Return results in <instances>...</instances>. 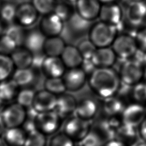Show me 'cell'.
I'll use <instances>...</instances> for the list:
<instances>
[{
    "label": "cell",
    "instance_id": "6da1fadb",
    "mask_svg": "<svg viewBox=\"0 0 146 146\" xmlns=\"http://www.w3.org/2000/svg\"><path fill=\"white\" fill-rule=\"evenodd\" d=\"M120 82L118 73L111 67H97L88 79L92 91L103 99L115 95Z\"/></svg>",
    "mask_w": 146,
    "mask_h": 146
},
{
    "label": "cell",
    "instance_id": "7a4b0ae2",
    "mask_svg": "<svg viewBox=\"0 0 146 146\" xmlns=\"http://www.w3.org/2000/svg\"><path fill=\"white\" fill-rule=\"evenodd\" d=\"M117 27L100 21L93 24L88 31V38L97 48L110 47L117 36Z\"/></svg>",
    "mask_w": 146,
    "mask_h": 146
},
{
    "label": "cell",
    "instance_id": "3957f363",
    "mask_svg": "<svg viewBox=\"0 0 146 146\" xmlns=\"http://www.w3.org/2000/svg\"><path fill=\"white\" fill-rule=\"evenodd\" d=\"M118 58L120 63L118 74L121 81L131 86L141 82L144 74L143 66L132 58Z\"/></svg>",
    "mask_w": 146,
    "mask_h": 146
},
{
    "label": "cell",
    "instance_id": "277c9868",
    "mask_svg": "<svg viewBox=\"0 0 146 146\" xmlns=\"http://www.w3.org/2000/svg\"><path fill=\"white\" fill-rule=\"evenodd\" d=\"M62 118L55 111L38 112L34 117L36 130L46 136L52 135L59 130Z\"/></svg>",
    "mask_w": 146,
    "mask_h": 146
},
{
    "label": "cell",
    "instance_id": "5b68a950",
    "mask_svg": "<svg viewBox=\"0 0 146 146\" xmlns=\"http://www.w3.org/2000/svg\"><path fill=\"white\" fill-rule=\"evenodd\" d=\"M26 109L16 102L6 105L0 116L6 128L22 127L27 117Z\"/></svg>",
    "mask_w": 146,
    "mask_h": 146
},
{
    "label": "cell",
    "instance_id": "8992f818",
    "mask_svg": "<svg viewBox=\"0 0 146 146\" xmlns=\"http://www.w3.org/2000/svg\"><path fill=\"white\" fill-rule=\"evenodd\" d=\"M91 129V125L89 120L74 115L69 117L63 125V132L74 141H79L84 137Z\"/></svg>",
    "mask_w": 146,
    "mask_h": 146
},
{
    "label": "cell",
    "instance_id": "52a82bcc",
    "mask_svg": "<svg viewBox=\"0 0 146 146\" xmlns=\"http://www.w3.org/2000/svg\"><path fill=\"white\" fill-rule=\"evenodd\" d=\"M111 47L117 58H131L138 49L133 36L128 34L117 35Z\"/></svg>",
    "mask_w": 146,
    "mask_h": 146
},
{
    "label": "cell",
    "instance_id": "ba28073f",
    "mask_svg": "<svg viewBox=\"0 0 146 146\" xmlns=\"http://www.w3.org/2000/svg\"><path fill=\"white\" fill-rule=\"evenodd\" d=\"M146 117V109L143 104L133 102L125 106L121 114L123 123L137 127Z\"/></svg>",
    "mask_w": 146,
    "mask_h": 146
},
{
    "label": "cell",
    "instance_id": "9c48e42d",
    "mask_svg": "<svg viewBox=\"0 0 146 146\" xmlns=\"http://www.w3.org/2000/svg\"><path fill=\"white\" fill-rule=\"evenodd\" d=\"M116 116H108V118L100 120L96 122L94 126L93 132L102 140L106 141L115 139L116 132L121 124Z\"/></svg>",
    "mask_w": 146,
    "mask_h": 146
},
{
    "label": "cell",
    "instance_id": "30bf717a",
    "mask_svg": "<svg viewBox=\"0 0 146 146\" xmlns=\"http://www.w3.org/2000/svg\"><path fill=\"white\" fill-rule=\"evenodd\" d=\"M64 28V22L53 12L43 15L39 29L47 37L60 35Z\"/></svg>",
    "mask_w": 146,
    "mask_h": 146
},
{
    "label": "cell",
    "instance_id": "8fae6325",
    "mask_svg": "<svg viewBox=\"0 0 146 146\" xmlns=\"http://www.w3.org/2000/svg\"><path fill=\"white\" fill-rule=\"evenodd\" d=\"M87 76L83 70L79 67L68 68L62 78L66 90L71 92H76L84 87Z\"/></svg>",
    "mask_w": 146,
    "mask_h": 146
},
{
    "label": "cell",
    "instance_id": "7c38bea8",
    "mask_svg": "<svg viewBox=\"0 0 146 146\" xmlns=\"http://www.w3.org/2000/svg\"><path fill=\"white\" fill-rule=\"evenodd\" d=\"M124 16L132 26H140L146 19V2L144 1L130 2L125 9Z\"/></svg>",
    "mask_w": 146,
    "mask_h": 146
},
{
    "label": "cell",
    "instance_id": "4fadbf2b",
    "mask_svg": "<svg viewBox=\"0 0 146 146\" xmlns=\"http://www.w3.org/2000/svg\"><path fill=\"white\" fill-rule=\"evenodd\" d=\"M123 17L122 8L115 2L102 5L99 16L100 21L117 27L121 23Z\"/></svg>",
    "mask_w": 146,
    "mask_h": 146
},
{
    "label": "cell",
    "instance_id": "5bb4252c",
    "mask_svg": "<svg viewBox=\"0 0 146 146\" xmlns=\"http://www.w3.org/2000/svg\"><path fill=\"white\" fill-rule=\"evenodd\" d=\"M102 3L99 0H78L75 3L77 14L91 22L99 18Z\"/></svg>",
    "mask_w": 146,
    "mask_h": 146
},
{
    "label": "cell",
    "instance_id": "9a60e30c",
    "mask_svg": "<svg viewBox=\"0 0 146 146\" xmlns=\"http://www.w3.org/2000/svg\"><path fill=\"white\" fill-rule=\"evenodd\" d=\"M39 15L31 3L25 2L17 6L15 22L22 27L31 26L37 21Z\"/></svg>",
    "mask_w": 146,
    "mask_h": 146
},
{
    "label": "cell",
    "instance_id": "2e32d148",
    "mask_svg": "<svg viewBox=\"0 0 146 146\" xmlns=\"http://www.w3.org/2000/svg\"><path fill=\"white\" fill-rule=\"evenodd\" d=\"M58 96L45 89L35 92L31 107L36 112H42L54 110Z\"/></svg>",
    "mask_w": 146,
    "mask_h": 146
},
{
    "label": "cell",
    "instance_id": "e0dca14e",
    "mask_svg": "<svg viewBox=\"0 0 146 146\" xmlns=\"http://www.w3.org/2000/svg\"><path fill=\"white\" fill-rule=\"evenodd\" d=\"M66 68L60 56H46L40 69L46 78H62Z\"/></svg>",
    "mask_w": 146,
    "mask_h": 146
},
{
    "label": "cell",
    "instance_id": "ac0fdd59",
    "mask_svg": "<svg viewBox=\"0 0 146 146\" xmlns=\"http://www.w3.org/2000/svg\"><path fill=\"white\" fill-rule=\"evenodd\" d=\"M77 102L76 98L72 95L64 92L58 96L54 110L62 119L70 117L74 113Z\"/></svg>",
    "mask_w": 146,
    "mask_h": 146
},
{
    "label": "cell",
    "instance_id": "d6986e66",
    "mask_svg": "<svg viewBox=\"0 0 146 146\" xmlns=\"http://www.w3.org/2000/svg\"><path fill=\"white\" fill-rule=\"evenodd\" d=\"M91 59L96 67H111L115 64L117 56L110 46L99 47Z\"/></svg>",
    "mask_w": 146,
    "mask_h": 146
},
{
    "label": "cell",
    "instance_id": "ffe728a7",
    "mask_svg": "<svg viewBox=\"0 0 146 146\" xmlns=\"http://www.w3.org/2000/svg\"><path fill=\"white\" fill-rule=\"evenodd\" d=\"M99 109L96 101L89 97L82 98L77 102L74 115L83 119L89 120L96 115Z\"/></svg>",
    "mask_w": 146,
    "mask_h": 146
},
{
    "label": "cell",
    "instance_id": "44dd1931",
    "mask_svg": "<svg viewBox=\"0 0 146 146\" xmlns=\"http://www.w3.org/2000/svg\"><path fill=\"white\" fill-rule=\"evenodd\" d=\"M46 36L38 29H32L26 33L23 44L32 54L43 51Z\"/></svg>",
    "mask_w": 146,
    "mask_h": 146
},
{
    "label": "cell",
    "instance_id": "7402d4cb",
    "mask_svg": "<svg viewBox=\"0 0 146 146\" xmlns=\"http://www.w3.org/2000/svg\"><path fill=\"white\" fill-rule=\"evenodd\" d=\"M139 135L136 127L121 123L117 129L115 139L127 146H134L137 143Z\"/></svg>",
    "mask_w": 146,
    "mask_h": 146
},
{
    "label": "cell",
    "instance_id": "603a6c76",
    "mask_svg": "<svg viewBox=\"0 0 146 146\" xmlns=\"http://www.w3.org/2000/svg\"><path fill=\"white\" fill-rule=\"evenodd\" d=\"M60 57L68 68L80 67L83 60L77 47L72 44H66Z\"/></svg>",
    "mask_w": 146,
    "mask_h": 146
},
{
    "label": "cell",
    "instance_id": "cb8c5ba5",
    "mask_svg": "<svg viewBox=\"0 0 146 146\" xmlns=\"http://www.w3.org/2000/svg\"><path fill=\"white\" fill-rule=\"evenodd\" d=\"M66 46L64 39L60 35L47 37L43 51L48 56H60Z\"/></svg>",
    "mask_w": 146,
    "mask_h": 146
},
{
    "label": "cell",
    "instance_id": "d4e9b609",
    "mask_svg": "<svg viewBox=\"0 0 146 146\" xmlns=\"http://www.w3.org/2000/svg\"><path fill=\"white\" fill-rule=\"evenodd\" d=\"M10 56L15 69L31 67L33 54L24 46L18 47Z\"/></svg>",
    "mask_w": 146,
    "mask_h": 146
},
{
    "label": "cell",
    "instance_id": "484cf974",
    "mask_svg": "<svg viewBox=\"0 0 146 146\" xmlns=\"http://www.w3.org/2000/svg\"><path fill=\"white\" fill-rule=\"evenodd\" d=\"M27 133L22 127L6 128L3 137L9 146H25Z\"/></svg>",
    "mask_w": 146,
    "mask_h": 146
},
{
    "label": "cell",
    "instance_id": "4316f807",
    "mask_svg": "<svg viewBox=\"0 0 146 146\" xmlns=\"http://www.w3.org/2000/svg\"><path fill=\"white\" fill-rule=\"evenodd\" d=\"M11 78L19 87H29L35 81V69L33 67L15 69Z\"/></svg>",
    "mask_w": 146,
    "mask_h": 146
},
{
    "label": "cell",
    "instance_id": "83f0119b",
    "mask_svg": "<svg viewBox=\"0 0 146 146\" xmlns=\"http://www.w3.org/2000/svg\"><path fill=\"white\" fill-rule=\"evenodd\" d=\"M103 99L102 108L106 115L108 116L121 115L125 106L124 101L115 95Z\"/></svg>",
    "mask_w": 146,
    "mask_h": 146
},
{
    "label": "cell",
    "instance_id": "f1b7e54d",
    "mask_svg": "<svg viewBox=\"0 0 146 146\" xmlns=\"http://www.w3.org/2000/svg\"><path fill=\"white\" fill-rule=\"evenodd\" d=\"M19 87L12 79L0 82V98L3 102H9L16 98Z\"/></svg>",
    "mask_w": 146,
    "mask_h": 146
},
{
    "label": "cell",
    "instance_id": "f546056e",
    "mask_svg": "<svg viewBox=\"0 0 146 146\" xmlns=\"http://www.w3.org/2000/svg\"><path fill=\"white\" fill-rule=\"evenodd\" d=\"M66 25L68 29L73 33L79 34L84 33L88 30V27L90 26V21H88L76 12L66 21Z\"/></svg>",
    "mask_w": 146,
    "mask_h": 146
},
{
    "label": "cell",
    "instance_id": "4dcf8cb0",
    "mask_svg": "<svg viewBox=\"0 0 146 146\" xmlns=\"http://www.w3.org/2000/svg\"><path fill=\"white\" fill-rule=\"evenodd\" d=\"M15 70L10 56L0 53V82L11 78Z\"/></svg>",
    "mask_w": 146,
    "mask_h": 146
},
{
    "label": "cell",
    "instance_id": "1f68e13d",
    "mask_svg": "<svg viewBox=\"0 0 146 146\" xmlns=\"http://www.w3.org/2000/svg\"><path fill=\"white\" fill-rule=\"evenodd\" d=\"M43 85L44 89L56 96L67 91L62 78H46Z\"/></svg>",
    "mask_w": 146,
    "mask_h": 146
},
{
    "label": "cell",
    "instance_id": "d6a6232c",
    "mask_svg": "<svg viewBox=\"0 0 146 146\" xmlns=\"http://www.w3.org/2000/svg\"><path fill=\"white\" fill-rule=\"evenodd\" d=\"M23 27L17 23L15 24L13 23L9 24V26L4 30V34L13 39L16 42L18 47L23 46L26 33L24 31Z\"/></svg>",
    "mask_w": 146,
    "mask_h": 146
},
{
    "label": "cell",
    "instance_id": "836d02e7",
    "mask_svg": "<svg viewBox=\"0 0 146 146\" xmlns=\"http://www.w3.org/2000/svg\"><path fill=\"white\" fill-rule=\"evenodd\" d=\"M17 6L13 3L5 2L0 6V19L3 23L11 24L15 21Z\"/></svg>",
    "mask_w": 146,
    "mask_h": 146
},
{
    "label": "cell",
    "instance_id": "e575fe53",
    "mask_svg": "<svg viewBox=\"0 0 146 146\" xmlns=\"http://www.w3.org/2000/svg\"><path fill=\"white\" fill-rule=\"evenodd\" d=\"M35 92L30 87L22 88L16 96V102L26 108H30L32 106Z\"/></svg>",
    "mask_w": 146,
    "mask_h": 146
},
{
    "label": "cell",
    "instance_id": "d590c367",
    "mask_svg": "<svg viewBox=\"0 0 146 146\" xmlns=\"http://www.w3.org/2000/svg\"><path fill=\"white\" fill-rule=\"evenodd\" d=\"M47 136L37 130L27 133L25 146H46Z\"/></svg>",
    "mask_w": 146,
    "mask_h": 146
},
{
    "label": "cell",
    "instance_id": "8d00e7d4",
    "mask_svg": "<svg viewBox=\"0 0 146 146\" xmlns=\"http://www.w3.org/2000/svg\"><path fill=\"white\" fill-rule=\"evenodd\" d=\"M71 5V3L67 1L56 3L53 13L65 22L74 14Z\"/></svg>",
    "mask_w": 146,
    "mask_h": 146
},
{
    "label": "cell",
    "instance_id": "74e56055",
    "mask_svg": "<svg viewBox=\"0 0 146 146\" xmlns=\"http://www.w3.org/2000/svg\"><path fill=\"white\" fill-rule=\"evenodd\" d=\"M76 47L83 59H91L97 48L89 38L79 41Z\"/></svg>",
    "mask_w": 146,
    "mask_h": 146
},
{
    "label": "cell",
    "instance_id": "f35d334b",
    "mask_svg": "<svg viewBox=\"0 0 146 146\" xmlns=\"http://www.w3.org/2000/svg\"><path fill=\"white\" fill-rule=\"evenodd\" d=\"M31 3L39 14L46 15L53 12L55 0H32Z\"/></svg>",
    "mask_w": 146,
    "mask_h": 146
},
{
    "label": "cell",
    "instance_id": "ab89813d",
    "mask_svg": "<svg viewBox=\"0 0 146 146\" xmlns=\"http://www.w3.org/2000/svg\"><path fill=\"white\" fill-rule=\"evenodd\" d=\"M16 42L9 36L4 34L0 37V53L10 55L18 47Z\"/></svg>",
    "mask_w": 146,
    "mask_h": 146
},
{
    "label": "cell",
    "instance_id": "60d3db41",
    "mask_svg": "<svg viewBox=\"0 0 146 146\" xmlns=\"http://www.w3.org/2000/svg\"><path fill=\"white\" fill-rule=\"evenodd\" d=\"M48 146H75L74 141L64 132L55 133L50 139Z\"/></svg>",
    "mask_w": 146,
    "mask_h": 146
},
{
    "label": "cell",
    "instance_id": "b9f144b4",
    "mask_svg": "<svg viewBox=\"0 0 146 146\" xmlns=\"http://www.w3.org/2000/svg\"><path fill=\"white\" fill-rule=\"evenodd\" d=\"M132 98L135 102L144 104L146 102V83L140 82L133 86Z\"/></svg>",
    "mask_w": 146,
    "mask_h": 146
},
{
    "label": "cell",
    "instance_id": "7bdbcfd3",
    "mask_svg": "<svg viewBox=\"0 0 146 146\" xmlns=\"http://www.w3.org/2000/svg\"><path fill=\"white\" fill-rule=\"evenodd\" d=\"M102 140L93 131L90 132L78 141V146H100Z\"/></svg>",
    "mask_w": 146,
    "mask_h": 146
},
{
    "label": "cell",
    "instance_id": "ee69618b",
    "mask_svg": "<svg viewBox=\"0 0 146 146\" xmlns=\"http://www.w3.org/2000/svg\"><path fill=\"white\" fill-rule=\"evenodd\" d=\"M134 37L138 48L146 52V27L139 30Z\"/></svg>",
    "mask_w": 146,
    "mask_h": 146
},
{
    "label": "cell",
    "instance_id": "f6af8a7d",
    "mask_svg": "<svg viewBox=\"0 0 146 146\" xmlns=\"http://www.w3.org/2000/svg\"><path fill=\"white\" fill-rule=\"evenodd\" d=\"M133 86L127 84L121 81L119 89L116 94L117 96L119 97L123 101V99H127V98H132V91Z\"/></svg>",
    "mask_w": 146,
    "mask_h": 146
},
{
    "label": "cell",
    "instance_id": "bcb514c9",
    "mask_svg": "<svg viewBox=\"0 0 146 146\" xmlns=\"http://www.w3.org/2000/svg\"><path fill=\"white\" fill-rule=\"evenodd\" d=\"M46 57V55L43 52V51L33 54V62L31 67H33L35 70L41 68Z\"/></svg>",
    "mask_w": 146,
    "mask_h": 146
},
{
    "label": "cell",
    "instance_id": "7dc6e473",
    "mask_svg": "<svg viewBox=\"0 0 146 146\" xmlns=\"http://www.w3.org/2000/svg\"><path fill=\"white\" fill-rule=\"evenodd\" d=\"M80 67L83 70L87 75L89 76L97 68L91 59H83Z\"/></svg>",
    "mask_w": 146,
    "mask_h": 146
},
{
    "label": "cell",
    "instance_id": "c3c4849f",
    "mask_svg": "<svg viewBox=\"0 0 146 146\" xmlns=\"http://www.w3.org/2000/svg\"><path fill=\"white\" fill-rule=\"evenodd\" d=\"M139 134L143 141H146V117L139 126Z\"/></svg>",
    "mask_w": 146,
    "mask_h": 146
},
{
    "label": "cell",
    "instance_id": "681fc988",
    "mask_svg": "<svg viewBox=\"0 0 146 146\" xmlns=\"http://www.w3.org/2000/svg\"><path fill=\"white\" fill-rule=\"evenodd\" d=\"M103 146H127L116 139H112L106 141Z\"/></svg>",
    "mask_w": 146,
    "mask_h": 146
},
{
    "label": "cell",
    "instance_id": "f907efd6",
    "mask_svg": "<svg viewBox=\"0 0 146 146\" xmlns=\"http://www.w3.org/2000/svg\"><path fill=\"white\" fill-rule=\"evenodd\" d=\"M6 129V127L0 116V137L3 136V133L5 131Z\"/></svg>",
    "mask_w": 146,
    "mask_h": 146
},
{
    "label": "cell",
    "instance_id": "816d5d0a",
    "mask_svg": "<svg viewBox=\"0 0 146 146\" xmlns=\"http://www.w3.org/2000/svg\"><path fill=\"white\" fill-rule=\"evenodd\" d=\"M0 146H9L5 139L2 136L0 137Z\"/></svg>",
    "mask_w": 146,
    "mask_h": 146
},
{
    "label": "cell",
    "instance_id": "f5cc1de1",
    "mask_svg": "<svg viewBox=\"0 0 146 146\" xmlns=\"http://www.w3.org/2000/svg\"><path fill=\"white\" fill-rule=\"evenodd\" d=\"M102 4L103 3H111L115 2L116 0H99Z\"/></svg>",
    "mask_w": 146,
    "mask_h": 146
},
{
    "label": "cell",
    "instance_id": "db71d44e",
    "mask_svg": "<svg viewBox=\"0 0 146 146\" xmlns=\"http://www.w3.org/2000/svg\"><path fill=\"white\" fill-rule=\"evenodd\" d=\"M134 146H146V141H143L142 142L137 143Z\"/></svg>",
    "mask_w": 146,
    "mask_h": 146
},
{
    "label": "cell",
    "instance_id": "11a10c76",
    "mask_svg": "<svg viewBox=\"0 0 146 146\" xmlns=\"http://www.w3.org/2000/svg\"><path fill=\"white\" fill-rule=\"evenodd\" d=\"M3 22H2V21L0 19V34L2 33L3 31H4V27H3Z\"/></svg>",
    "mask_w": 146,
    "mask_h": 146
},
{
    "label": "cell",
    "instance_id": "9f6ffc18",
    "mask_svg": "<svg viewBox=\"0 0 146 146\" xmlns=\"http://www.w3.org/2000/svg\"><path fill=\"white\" fill-rule=\"evenodd\" d=\"M143 66L144 68H146V52H145V54H144V59L143 62Z\"/></svg>",
    "mask_w": 146,
    "mask_h": 146
},
{
    "label": "cell",
    "instance_id": "6f0895ef",
    "mask_svg": "<svg viewBox=\"0 0 146 146\" xmlns=\"http://www.w3.org/2000/svg\"><path fill=\"white\" fill-rule=\"evenodd\" d=\"M143 79L144 80V82L146 83V68H145L144 70V74H143Z\"/></svg>",
    "mask_w": 146,
    "mask_h": 146
},
{
    "label": "cell",
    "instance_id": "680465c9",
    "mask_svg": "<svg viewBox=\"0 0 146 146\" xmlns=\"http://www.w3.org/2000/svg\"><path fill=\"white\" fill-rule=\"evenodd\" d=\"M67 2L72 4V3H75L78 0H66Z\"/></svg>",
    "mask_w": 146,
    "mask_h": 146
},
{
    "label": "cell",
    "instance_id": "91938a15",
    "mask_svg": "<svg viewBox=\"0 0 146 146\" xmlns=\"http://www.w3.org/2000/svg\"><path fill=\"white\" fill-rule=\"evenodd\" d=\"M4 102L2 101V100L0 98V108H1V107H2V104H3V103Z\"/></svg>",
    "mask_w": 146,
    "mask_h": 146
},
{
    "label": "cell",
    "instance_id": "94428289",
    "mask_svg": "<svg viewBox=\"0 0 146 146\" xmlns=\"http://www.w3.org/2000/svg\"><path fill=\"white\" fill-rule=\"evenodd\" d=\"M129 2H133V1H142L144 0H129Z\"/></svg>",
    "mask_w": 146,
    "mask_h": 146
},
{
    "label": "cell",
    "instance_id": "6125c7cd",
    "mask_svg": "<svg viewBox=\"0 0 146 146\" xmlns=\"http://www.w3.org/2000/svg\"><path fill=\"white\" fill-rule=\"evenodd\" d=\"M143 104H144V107H145V109H146V102H145Z\"/></svg>",
    "mask_w": 146,
    "mask_h": 146
},
{
    "label": "cell",
    "instance_id": "be15d7a7",
    "mask_svg": "<svg viewBox=\"0 0 146 146\" xmlns=\"http://www.w3.org/2000/svg\"><path fill=\"white\" fill-rule=\"evenodd\" d=\"M60 0H55V1H60Z\"/></svg>",
    "mask_w": 146,
    "mask_h": 146
},
{
    "label": "cell",
    "instance_id": "e7e4bbea",
    "mask_svg": "<svg viewBox=\"0 0 146 146\" xmlns=\"http://www.w3.org/2000/svg\"><path fill=\"white\" fill-rule=\"evenodd\" d=\"M1 2H0V6H1Z\"/></svg>",
    "mask_w": 146,
    "mask_h": 146
}]
</instances>
